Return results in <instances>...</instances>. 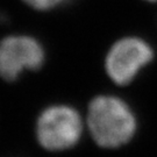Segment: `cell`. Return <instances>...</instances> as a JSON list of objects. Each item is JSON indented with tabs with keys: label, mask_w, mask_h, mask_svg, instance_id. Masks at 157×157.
Instances as JSON below:
<instances>
[{
	"label": "cell",
	"mask_w": 157,
	"mask_h": 157,
	"mask_svg": "<svg viewBox=\"0 0 157 157\" xmlns=\"http://www.w3.org/2000/svg\"><path fill=\"white\" fill-rule=\"evenodd\" d=\"M155 50L147 40L126 36L114 42L105 58V70L114 84L124 86L134 82L140 72L152 62Z\"/></svg>",
	"instance_id": "3957f363"
},
{
	"label": "cell",
	"mask_w": 157,
	"mask_h": 157,
	"mask_svg": "<svg viewBox=\"0 0 157 157\" xmlns=\"http://www.w3.org/2000/svg\"><path fill=\"white\" fill-rule=\"evenodd\" d=\"M85 129V120L77 108L67 104H55L39 114L35 136L44 150L62 152L78 144Z\"/></svg>",
	"instance_id": "7a4b0ae2"
},
{
	"label": "cell",
	"mask_w": 157,
	"mask_h": 157,
	"mask_svg": "<svg viewBox=\"0 0 157 157\" xmlns=\"http://www.w3.org/2000/svg\"><path fill=\"white\" fill-rule=\"evenodd\" d=\"M25 4L36 11H50L59 6H63L70 2L71 0H22Z\"/></svg>",
	"instance_id": "5b68a950"
},
{
	"label": "cell",
	"mask_w": 157,
	"mask_h": 157,
	"mask_svg": "<svg viewBox=\"0 0 157 157\" xmlns=\"http://www.w3.org/2000/svg\"><path fill=\"white\" fill-rule=\"evenodd\" d=\"M86 129L97 146L118 149L134 139L137 118L128 102L114 94H100L89 104Z\"/></svg>",
	"instance_id": "6da1fadb"
},
{
	"label": "cell",
	"mask_w": 157,
	"mask_h": 157,
	"mask_svg": "<svg viewBox=\"0 0 157 157\" xmlns=\"http://www.w3.org/2000/svg\"><path fill=\"white\" fill-rule=\"evenodd\" d=\"M146 1H148V2H156L157 0H146Z\"/></svg>",
	"instance_id": "8992f818"
},
{
	"label": "cell",
	"mask_w": 157,
	"mask_h": 157,
	"mask_svg": "<svg viewBox=\"0 0 157 157\" xmlns=\"http://www.w3.org/2000/svg\"><path fill=\"white\" fill-rule=\"evenodd\" d=\"M45 50L39 40L30 35H10L0 41V78L15 82L25 71L42 67Z\"/></svg>",
	"instance_id": "277c9868"
}]
</instances>
